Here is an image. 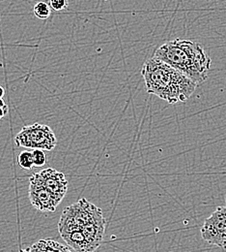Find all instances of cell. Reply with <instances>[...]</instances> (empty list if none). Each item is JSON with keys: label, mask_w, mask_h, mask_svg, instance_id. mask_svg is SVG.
Masks as SVG:
<instances>
[{"label": "cell", "mask_w": 226, "mask_h": 252, "mask_svg": "<svg viewBox=\"0 0 226 252\" xmlns=\"http://www.w3.org/2000/svg\"><path fill=\"white\" fill-rule=\"evenodd\" d=\"M141 75L147 93L170 104L187 101L197 87L186 75L155 58L143 64Z\"/></svg>", "instance_id": "obj_1"}, {"label": "cell", "mask_w": 226, "mask_h": 252, "mask_svg": "<svg viewBox=\"0 0 226 252\" xmlns=\"http://www.w3.org/2000/svg\"><path fill=\"white\" fill-rule=\"evenodd\" d=\"M153 58L167 63L196 85L207 80L212 63L203 46L190 39H175L162 44Z\"/></svg>", "instance_id": "obj_2"}, {"label": "cell", "mask_w": 226, "mask_h": 252, "mask_svg": "<svg viewBox=\"0 0 226 252\" xmlns=\"http://www.w3.org/2000/svg\"><path fill=\"white\" fill-rule=\"evenodd\" d=\"M15 143L20 148L41 149L50 152L55 149L57 140L50 126L34 124L23 127L15 137Z\"/></svg>", "instance_id": "obj_3"}, {"label": "cell", "mask_w": 226, "mask_h": 252, "mask_svg": "<svg viewBox=\"0 0 226 252\" xmlns=\"http://www.w3.org/2000/svg\"><path fill=\"white\" fill-rule=\"evenodd\" d=\"M201 237L207 243L226 250V207H218L205 220Z\"/></svg>", "instance_id": "obj_4"}, {"label": "cell", "mask_w": 226, "mask_h": 252, "mask_svg": "<svg viewBox=\"0 0 226 252\" xmlns=\"http://www.w3.org/2000/svg\"><path fill=\"white\" fill-rule=\"evenodd\" d=\"M29 201L33 207L43 213L55 212L60 202L43 185L39 173L29 178Z\"/></svg>", "instance_id": "obj_5"}, {"label": "cell", "mask_w": 226, "mask_h": 252, "mask_svg": "<svg viewBox=\"0 0 226 252\" xmlns=\"http://www.w3.org/2000/svg\"><path fill=\"white\" fill-rule=\"evenodd\" d=\"M39 175L46 189L61 203L68 191V181L64 174L53 168H47L42 170Z\"/></svg>", "instance_id": "obj_6"}, {"label": "cell", "mask_w": 226, "mask_h": 252, "mask_svg": "<svg viewBox=\"0 0 226 252\" xmlns=\"http://www.w3.org/2000/svg\"><path fill=\"white\" fill-rule=\"evenodd\" d=\"M105 225H106V220L103 218L102 214H100L93 220L90 221L89 223H87L81 228L82 232L84 233L87 241L89 242L94 252L100 246L102 242Z\"/></svg>", "instance_id": "obj_7"}, {"label": "cell", "mask_w": 226, "mask_h": 252, "mask_svg": "<svg viewBox=\"0 0 226 252\" xmlns=\"http://www.w3.org/2000/svg\"><path fill=\"white\" fill-rule=\"evenodd\" d=\"M61 237L68 247L74 249L77 252H94L81 229L66 234Z\"/></svg>", "instance_id": "obj_8"}, {"label": "cell", "mask_w": 226, "mask_h": 252, "mask_svg": "<svg viewBox=\"0 0 226 252\" xmlns=\"http://www.w3.org/2000/svg\"><path fill=\"white\" fill-rule=\"evenodd\" d=\"M31 252H72L66 247L53 240H40L30 248Z\"/></svg>", "instance_id": "obj_9"}, {"label": "cell", "mask_w": 226, "mask_h": 252, "mask_svg": "<svg viewBox=\"0 0 226 252\" xmlns=\"http://www.w3.org/2000/svg\"><path fill=\"white\" fill-rule=\"evenodd\" d=\"M33 13L36 18L40 20H46L50 16L51 8L50 6L44 1L37 2L33 8Z\"/></svg>", "instance_id": "obj_10"}, {"label": "cell", "mask_w": 226, "mask_h": 252, "mask_svg": "<svg viewBox=\"0 0 226 252\" xmlns=\"http://www.w3.org/2000/svg\"><path fill=\"white\" fill-rule=\"evenodd\" d=\"M18 163L23 169L31 170L34 167L32 152H29V151L22 152L18 157Z\"/></svg>", "instance_id": "obj_11"}, {"label": "cell", "mask_w": 226, "mask_h": 252, "mask_svg": "<svg viewBox=\"0 0 226 252\" xmlns=\"http://www.w3.org/2000/svg\"><path fill=\"white\" fill-rule=\"evenodd\" d=\"M32 155L34 167H43L48 163V156L44 150L35 149L33 150Z\"/></svg>", "instance_id": "obj_12"}, {"label": "cell", "mask_w": 226, "mask_h": 252, "mask_svg": "<svg viewBox=\"0 0 226 252\" xmlns=\"http://www.w3.org/2000/svg\"><path fill=\"white\" fill-rule=\"evenodd\" d=\"M50 6L53 11H62L68 6L67 0H50Z\"/></svg>", "instance_id": "obj_13"}, {"label": "cell", "mask_w": 226, "mask_h": 252, "mask_svg": "<svg viewBox=\"0 0 226 252\" xmlns=\"http://www.w3.org/2000/svg\"><path fill=\"white\" fill-rule=\"evenodd\" d=\"M8 112V106L4 107V108H0V120H2L4 118V116L7 114Z\"/></svg>", "instance_id": "obj_14"}, {"label": "cell", "mask_w": 226, "mask_h": 252, "mask_svg": "<svg viewBox=\"0 0 226 252\" xmlns=\"http://www.w3.org/2000/svg\"><path fill=\"white\" fill-rule=\"evenodd\" d=\"M7 105L5 104V102H4V100L2 99V98H0V108H4V107H6Z\"/></svg>", "instance_id": "obj_15"}, {"label": "cell", "mask_w": 226, "mask_h": 252, "mask_svg": "<svg viewBox=\"0 0 226 252\" xmlns=\"http://www.w3.org/2000/svg\"><path fill=\"white\" fill-rule=\"evenodd\" d=\"M5 94V90L0 86V98H2Z\"/></svg>", "instance_id": "obj_16"}, {"label": "cell", "mask_w": 226, "mask_h": 252, "mask_svg": "<svg viewBox=\"0 0 226 252\" xmlns=\"http://www.w3.org/2000/svg\"></svg>", "instance_id": "obj_17"}]
</instances>
